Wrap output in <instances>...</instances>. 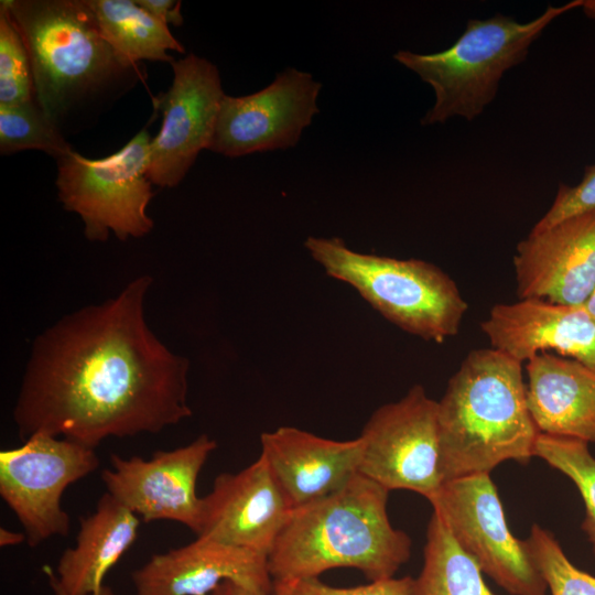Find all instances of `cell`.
I'll use <instances>...</instances> for the list:
<instances>
[{
	"label": "cell",
	"mask_w": 595,
	"mask_h": 595,
	"mask_svg": "<svg viewBox=\"0 0 595 595\" xmlns=\"http://www.w3.org/2000/svg\"><path fill=\"white\" fill-rule=\"evenodd\" d=\"M7 2L29 52L36 102L62 134L134 85L137 65L105 40L86 0Z\"/></svg>",
	"instance_id": "cell-3"
},
{
	"label": "cell",
	"mask_w": 595,
	"mask_h": 595,
	"mask_svg": "<svg viewBox=\"0 0 595 595\" xmlns=\"http://www.w3.org/2000/svg\"><path fill=\"white\" fill-rule=\"evenodd\" d=\"M389 490L356 474L340 489L293 508L268 555L274 582L318 577L336 567L367 580L393 577L411 555V539L388 516Z\"/></svg>",
	"instance_id": "cell-2"
},
{
	"label": "cell",
	"mask_w": 595,
	"mask_h": 595,
	"mask_svg": "<svg viewBox=\"0 0 595 595\" xmlns=\"http://www.w3.org/2000/svg\"><path fill=\"white\" fill-rule=\"evenodd\" d=\"M440 474H490L500 463L527 464L540 434L530 414L523 363L490 347L470 350L437 401Z\"/></svg>",
	"instance_id": "cell-4"
},
{
	"label": "cell",
	"mask_w": 595,
	"mask_h": 595,
	"mask_svg": "<svg viewBox=\"0 0 595 595\" xmlns=\"http://www.w3.org/2000/svg\"><path fill=\"white\" fill-rule=\"evenodd\" d=\"M136 2L164 24L174 26L183 24L181 2L173 0H136Z\"/></svg>",
	"instance_id": "cell-29"
},
{
	"label": "cell",
	"mask_w": 595,
	"mask_h": 595,
	"mask_svg": "<svg viewBox=\"0 0 595 595\" xmlns=\"http://www.w3.org/2000/svg\"><path fill=\"white\" fill-rule=\"evenodd\" d=\"M413 578L410 576L372 581L354 587L331 586L318 577L295 582L293 595H412Z\"/></svg>",
	"instance_id": "cell-28"
},
{
	"label": "cell",
	"mask_w": 595,
	"mask_h": 595,
	"mask_svg": "<svg viewBox=\"0 0 595 595\" xmlns=\"http://www.w3.org/2000/svg\"><path fill=\"white\" fill-rule=\"evenodd\" d=\"M534 456L564 474L578 489L585 506L581 527L595 553V457L588 450V443L540 433Z\"/></svg>",
	"instance_id": "cell-24"
},
{
	"label": "cell",
	"mask_w": 595,
	"mask_h": 595,
	"mask_svg": "<svg viewBox=\"0 0 595 595\" xmlns=\"http://www.w3.org/2000/svg\"><path fill=\"white\" fill-rule=\"evenodd\" d=\"M359 437L363 476L389 491L405 489L428 500L441 488L437 401L421 385L375 410Z\"/></svg>",
	"instance_id": "cell-10"
},
{
	"label": "cell",
	"mask_w": 595,
	"mask_h": 595,
	"mask_svg": "<svg viewBox=\"0 0 595 595\" xmlns=\"http://www.w3.org/2000/svg\"><path fill=\"white\" fill-rule=\"evenodd\" d=\"M304 247L328 277L351 286L403 332L437 344L459 332L468 305L437 266L355 251L338 237L311 236Z\"/></svg>",
	"instance_id": "cell-5"
},
{
	"label": "cell",
	"mask_w": 595,
	"mask_h": 595,
	"mask_svg": "<svg viewBox=\"0 0 595 595\" xmlns=\"http://www.w3.org/2000/svg\"><path fill=\"white\" fill-rule=\"evenodd\" d=\"M98 465L95 448L45 433L0 452V496L23 526L30 547L68 534L71 518L62 496Z\"/></svg>",
	"instance_id": "cell-8"
},
{
	"label": "cell",
	"mask_w": 595,
	"mask_h": 595,
	"mask_svg": "<svg viewBox=\"0 0 595 595\" xmlns=\"http://www.w3.org/2000/svg\"><path fill=\"white\" fill-rule=\"evenodd\" d=\"M151 282L133 279L39 336L13 409L22 440L45 433L96 448L107 437L158 433L192 415L190 361L144 317Z\"/></svg>",
	"instance_id": "cell-1"
},
{
	"label": "cell",
	"mask_w": 595,
	"mask_h": 595,
	"mask_svg": "<svg viewBox=\"0 0 595 595\" xmlns=\"http://www.w3.org/2000/svg\"><path fill=\"white\" fill-rule=\"evenodd\" d=\"M105 40L127 62L142 60L173 63L167 51L184 53L183 45L166 24L141 8L136 0H86Z\"/></svg>",
	"instance_id": "cell-21"
},
{
	"label": "cell",
	"mask_w": 595,
	"mask_h": 595,
	"mask_svg": "<svg viewBox=\"0 0 595 595\" xmlns=\"http://www.w3.org/2000/svg\"><path fill=\"white\" fill-rule=\"evenodd\" d=\"M91 595H116L115 592L107 585H105L98 593Z\"/></svg>",
	"instance_id": "cell-35"
},
{
	"label": "cell",
	"mask_w": 595,
	"mask_h": 595,
	"mask_svg": "<svg viewBox=\"0 0 595 595\" xmlns=\"http://www.w3.org/2000/svg\"><path fill=\"white\" fill-rule=\"evenodd\" d=\"M260 443V455L292 509L340 489L359 470V436L336 441L280 426L262 433Z\"/></svg>",
	"instance_id": "cell-18"
},
{
	"label": "cell",
	"mask_w": 595,
	"mask_h": 595,
	"mask_svg": "<svg viewBox=\"0 0 595 595\" xmlns=\"http://www.w3.org/2000/svg\"><path fill=\"white\" fill-rule=\"evenodd\" d=\"M295 582H274L273 595H293Z\"/></svg>",
	"instance_id": "cell-32"
},
{
	"label": "cell",
	"mask_w": 595,
	"mask_h": 595,
	"mask_svg": "<svg viewBox=\"0 0 595 595\" xmlns=\"http://www.w3.org/2000/svg\"><path fill=\"white\" fill-rule=\"evenodd\" d=\"M581 1L548 6L529 22H518L501 13L486 20H468L456 42L437 53L398 51L393 58L414 72L435 94V102L421 123H442L454 116L473 120L479 116L495 99L504 74L527 58L531 44L553 20L580 8Z\"/></svg>",
	"instance_id": "cell-6"
},
{
	"label": "cell",
	"mask_w": 595,
	"mask_h": 595,
	"mask_svg": "<svg viewBox=\"0 0 595 595\" xmlns=\"http://www.w3.org/2000/svg\"><path fill=\"white\" fill-rule=\"evenodd\" d=\"M527 402L540 433L595 443V371L553 353L526 364Z\"/></svg>",
	"instance_id": "cell-19"
},
{
	"label": "cell",
	"mask_w": 595,
	"mask_h": 595,
	"mask_svg": "<svg viewBox=\"0 0 595 595\" xmlns=\"http://www.w3.org/2000/svg\"><path fill=\"white\" fill-rule=\"evenodd\" d=\"M584 307L591 315L595 317V289L588 300L585 302Z\"/></svg>",
	"instance_id": "cell-34"
},
{
	"label": "cell",
	"mask_w": 595,
	"mask_h": 595,
	"mask_svg": "<svg viewBox=\"0 0 595 595\" xmlns=\"http://www.w3.org/2000/svg\"><path fill=\"white\" fill-rule=\"evenodd\" d=\"M131 580L136 595H208L226 581L273 593L267 555L206 537L153 554Z\"/></svg>",
	"instance_id": "cell-16"
},
{
	"label": "cell",
	"mask_w": 595,
	"mask_h": 595,
	"mask_svg": "<svg viewBox=\"0 0 595 595\" xmlns=\"http://www.w3.org/2000/svg\"><path fill=\"white\" fill-rule=\"evenodd\" d=\"M29 52L7 0L0 2V104L34 99Z\"/></svg>",
	"instance_id": "cell-26"
},
{
	"label": "cell",
	"mask_w": 595,
	"mask_h": 595,
	"mask_svg": "<svg viewBox=\"0 0 595 595\" xmlns=\"http://www.w3.org/2000/svg\"><path fill=\"white\" fill-rule=\"evenodd\" d=\"M206 434L170 451H158L144 459L112 454L111 468L101 473L110 494L145 522L170 520L197 533L201 502L196 494L199 473L216 450Z\"/></svg>",
	"instance_id": "cell-13"
},
{
	"label": "cell",
	"mask_w": 595,
	"mask_h": 595,
	"mask_svg": "<svg viewBox=\"0 0 595 595\" xmlns=\"http://www.w3.org/2000/svg\"><path fill=\"white\" fill-rule=\"evenodd\" d=\"M593 209H595V163L585 167L578 184L574 186L560 184L549 210L532 229H544L567 217Z\"/></svg>",
	"instance_id": "cell-27"
},
{
	"label": "cell",
	"mask_w": 595,
	"mask_h": 595,
	"mask_svg": "<svg viewBox=\"0 0 595 595\" xmlns=\"http://www.w3.org/2000/svg\"><path fill=\"white\" fill-rule=\"evenodd\" d=\"M524 542L551 595H595V576L577 569L549 530L533 524Z\"/></svg>",
	"instance_id": "cell-25"
},
{
	"label": "cell",
	"mask_w": 595,
	"mask_h": 595,
	"mask_svg": "<svg viewBox=\"0 0 595 595\" xmlns=\"http://www.w3.org/2000/svg\"><path fill=\"white\" fill-rule=\"evenodd\" d=\"M30 149L44 151L55 159L73 150L34 99L0 104L1 154Z\"/></svg>",
	"instance_id": "cell-23"
},
{
	"label": "cell",
	"mask_w": 595,
	"mask_h": 595,
	"mask_svg": "<svg viewBox=\"0 0 595 595\" xmlns=\"http://www.w3.org/2000/svg\"><path fill=\"white\" fill-rule=\"evenodd\" d=\"M26 540L25 533L17 532L9 530L7 528H0V545L1 547H13L22 543Z\"/></svg>",
	"instance_id": "cell-31"
},
{
	"label": "cell",
	"mask_w": 595,
	"mask_h": 595,
	"mask_svg": "<svg viewBox=\"0 0 595 595\" xmlns=\"http://www.w3.org/2000/svg\"><path fill=\"white\" fill-rule=\"evenodd\" d=\"M491 347L521 363L548 351L595 371V317L584 305L524 299L495 304L480 323Z\"/></svg>",
	"instance_id": "cell-17"
},
{
	"label": "cell",
	"mask_w": 595,
	"mask_h": 595,
	"mask_svg": "<svg viewBox=\"0 0 595 595\" xmlns=\"http://www.w3.org/2000/svg\"><path fill=\"white\" fill-rule=\"evenodd\" d=\"M151 140L144 127L106 158L71 150L56 159L58 199L80 216L89 240L105 241L110 231L121 240L139 238L153 228L147 213L154 196L148 174Z\"/></svg>",
	"instance_id": "cell-7"
},
{
	"label": "cell",
	"mask_w": 595,
	"mask_h": 595,
	"mask_svg": "<svg viewBox=\"0 0 595 595\" xmlns=\"http://www.w3.org/2000/svg\"><path fill=\"white\" fill-rule=\"evenodd\" d=\"M519 300L584 305L595 289V209L531 230L513 256Z\"/></svg>",
	"instance_id": "cell-14"
},
{
	"label": "cell",
	"mask_w": 595,
	"mask_h": 595,
	"mask_svg": "<svg viewBox=\"0 0 595 595\" xmlns=\"http://www.w3.org/2000/svg\"><path fill=\"white\" fill-rule=\"evenodd\" d=\"M584 13L595 20V0H582L581 7Z\"/></svg>",
	"instance_id": "cell-33"
},
{
	"label": "cell",
	"mask_w": 595,
	"mask_h": 595,
	"mask_svg": "<svg viewBox=\"0 0 595 595\" xmlns=\"http://www.w3.org/2000/svg\"><path fill=\"white\" fill-rule=\"evenodd\" d=\"M458 545L511 595H547L524 540L508 528L497 488L489 474L452 479L429 499Z\"/></svg>",
	"instance_id": "cell-9"
},
{
	"label": "cell",
	"mask_w": 595,
	"mask_h": 595,
	"mask_svg": "<svg viewBox=\"0 0 595 595\" xmlns=\"http://www.w3.org/2000/svg\"><path fill=\"white\" fill-rule=\"evenodd\" d=\"M172 68V85L159 100L162 126L149 152L150 181L161 187L176 186L198 153L209 149L226 95L217 66L206 58L190 54Z\"/></svg>",
	"instance_id": "cell-12"
},
{
	"label": "cell",
	"mask_w": 595,
	"mask_h": 595,
	"mask_svg": "<svg viewBox=\"0 0 595 595\" xmlns=\"http://www.w3.org/2000/svg\"><path fill=\"white\" fill-rule=\"evenodd\" d=\"M208 595H271V594L238 584L232 581H226L221 583L220 585H218Z\"/></svg>",
	"instance_id": "cell-30"
},
{
	"label": "cell",
	"mask_w": 595,
	"mask_h": 595,
	"mask_svg": "<svg viewBox=\"0 0 595 595\" xmlns=\"http://www.w3.org/2000/svg\"><path fill=\"white\" fill-rule=\"evenodd\" d=\"M321 88L310 73L289 67L257 93L225 95L209 150L237 158L294 147L318 113Z\"/></svg>",
	"instance_id": "cell-11"
},
{
	"label": "cell",
	"mask_w": 595,
	"mask_h": 595,
	"mask_svg": "<svg viewBox=\"0 0 595 595\" xmlns=\"http://www.w3.org/2000/svg\"><path fill=\"white\" fill-rule=\"evenodd\" d=\"M291 510L260 455L240 472L215 478L202 497L196 534L268 556Z\"/></svg>",
	"instance_id": "cell-15"
},
{
	"label": "cell",
	"mask_w": 595,
	"mask_h": 595,
	"mask_svg": "<svg viewBox=\"0 0 595 595\" xmlns=\"http://www.w3.org/2000/svg\"><path fill=\"white\" fill-rule=\"evenodd\" d=\"M139 517L105 493L96 510L79 520L76 544L48 572L55 595H91L104 586L107 573L138 538Z\"/></svg>",
	"instance_id": "cell-20"
},
{
	"label": "cell",
	"mask_w": 595,
	"mask_h": 595,
	"mask_svg": "<svg viewBox=\"0 0 595 595\" xmlns=\"http://www.w3.org/2000/svg\"><path fill=\"white\" fill-rule=\"evenodd\" d=\"M412 595H495L476 561L458 545L434 511L428 524L423 566L413 578Z\"/></svg>",
	"instance_id": "cell-22"
}]
</instances>
